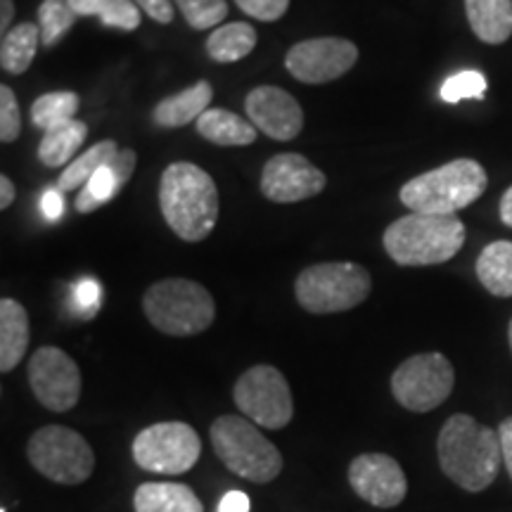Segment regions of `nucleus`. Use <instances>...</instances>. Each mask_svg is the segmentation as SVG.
<instances>
[{
	"label": "nucleus",
	"instance_id": "20e7f679",
	"mask_svg": "<svg viewBox=\"0 0 512 512\" xmlns=\"http://www.w3.org/2000/svg\"><path fill=\"white\" fill-rule=\"evenodd\" d=\"M486 183L489 178L482 164L475 159H453L439 169L411 178L401 188L399 197L418 214L451 216L477 202L484 195Z\"/></svg>",
	"mask_w": 512,
	"mask_h": 512
},
{
	"label": "nucleus",
	"instance_id": "6ab92c4d",
	"mask_svg": "<svg viewBox=\"0 0 512 512\" xmlns=\"http://www.w3.org/2000/svg\"><path fill=\"white\" fill-rule=\"evenodd\" d=\"M136 512H204V505L188 484L145 482L133 496Z\"/></svg>",
	"mask_w": 512,
	"mask_h": 512
},
{
	"label": "nucleus",
	"instance_id": "473e14b6",
	"mask_svg": "<svg viewBox=\"0 0 512 512\" xmlns=\"http://www.w3.org/2000/svg\"><path fill=\"white\" fill-rule=\"evenodd\" d=\"M102 304V287L95 278H81L79 283L72 285V297L69 306L81 318H93Z\"/></svg>",
	"mask_w": 512,
	"mask_h": 512
},
{
	"label": "nucleus",
	"instance_id": "a211bd4d",
	"mask_svg": "<svg viewBox=\"0 0 512 512\" xmlns=\"http://www.w3.org/2000/svg\"><path fill=\"white\" fill-rule=\"evenodd\" d=\"M214 98V88L209 81H197L195 86L185 88V91L169 95L162 102H157L152 119L157 126L178 128L197 121L204 112L209 110V102Z\"/></svg>",
	"mask_w": 512,
	"mask_h": 512
},
{
	"label": "nucleus",
	"instance_id": "1a4fd4ad",
	"mask_svg": "<svg viewBox=\"0 0 512 512\" xmlns=\"http://www.w3.org/2000/svg\"><path fill=\"white\" fill-rule=\"evenodd\" d=\"M133 460L155 475H183L202 456V441L188 422H157L133 439Z\"/></svg>",
	"mask_w": 512,
	"mask_h": 512
},
{
	"label": "nucleus",
	"instance_id": "2f4dec72",
	"mask_svg": "<svg viewBox=\"0 0 512 512\" xmlns=\"http://www.w3.org/2000/svg\"><path fill=\"white\" fill-rule=\"evenodd\" d=\"M486 95V76L475 69H463V72L448 76L441 86V100L456 105L460 100H482Z\"/></svg>",
	"mask_w": 512,
	"mask_h": 512
},
{
	"label": "nucleus",
	"instance_id": "f3484780",
	"mask_svg": "<svg viewBox=\"0 0 512 512\" xmlns=\"http://www.w3.org/2000/svg\"><path fill=\"white\" fill-rule=\"evenodd\" d=\"M29 313L15 299L0 302V370L10 373L29 349Z\"/></svg>",
	"mask_w": 512,
	"mask_h": 512
},
{
	"label": "nucleus",
	"instance_id": "c85d7f7f",
	"mask_svg": "<svg viewBox=\"0 0 512 512\" xmlns=\"http://www.w3.org/2000/svg\"><path fill=\"white\" fill-rule=\"evenodd\" d=\"M79 15L72 10L69 0H43L38 8V27H41V43L53 48L60 38L74 27Z\"/></svg>",
	"mask_w": 512,
	"mask_h": 512
},
{
	"label": "nucleus",
	"instance_id": "412c9836",
	"mask_svg": "<svg viewBox=\"0 0 512 512\" xmlns=\"http://www.w3.org/2000/svg\"><path fill=\"white\" fill-rule=\"evenodd\" d=\"M197 133L209 143L221 147H245L256 140V126L228 110H207L195 121Z\"/></svg>",
	"mask_w": 512,
	"mask_h": 512
},
{
	"label": "nucleus",
	"instance_id": "cd10ccee",
	"mask_svg": "<svg viewBox=\"0 0 512 512\" xmlns=\"http://www.w3.org/2000/svg\"><path fill=\"white\" fill-rule=\"evenodd\" d=\"M81 98L74 91H55L41 95L31 107V119L34 126L41 131H53V128L74 121V114L79 112Z\"/></svg>",
	"mask_w": 512,
	"mask_h": 512
},
{
	"label": "nucleus",
	"instance_id": "e433bc0d",
	"mask_svg": "<svg viewBox=\"0 0 512 512\" xmlns=\"http://www.w3.org/2000/svg\"><path fill=\"white\" fill-rule=\"evenodd\" d=\"M41 209L43 214H46L48 221H60L64 216V197H62V190H48L43 192V200H41Z\"/></svg>",
	"mask_w": 512,
	"mask_h": 512
},
{
	"label": "nucleus",
	"instance_id": "aec40b11",
	"mask_svg": "<svg viewBox=\"0 0 512 512\" xmlns=\"http://www.w3.org/2000/svg\"><path fill=\"white\" fill-rule=\"evenodd\" d=\"M465 12L479 41L501 46L512 36V0H465Z\"/></svg>",
	"mask_w": 512,
	"mask_h": 512
},
{
	"label": "nucleus",
	"instance_id": "393cba45",
	"mask_svg": "<svg viewBox=\"0 0 512 512\" xmlns=\"http://www.w3.org/2000/svg\"><path fill=\"white\" fill-rule=\"evenodd\" d=\"M86 136L88 126L79 119L57 126L43 136L41 145H38V159L46 166H53V169L64 164L69 166L72 164V157L79 152V147L86 143Z\"/></svg>",
	"mask_w": 512,
	"mask_h": 512
},
{
	"label": "nucleus",
	"instance_id": "423d86ee",
	"mask_svg": "<svg viewBox=\"0 0 512 512\" xmlns=\"http://www.w3.org/2000/svg\"><path fill=\"white\" fill-rule=\"evenodd\" d=\"M143 311L159 332L171 337L200 335L216 318L214 297L207 287L185 278L152 285L143 297Z\"/></svg>",
	"mask_w": 512,
	"mask_h": 512
},
{
	"label": "nucleus",
	"instance_id": "c756f323",
	"mask_svg": "<svg viewBox=\"0 0 512 512\" xmlns=\"http://www.w3.org/2000/svg\"><path fill=\"white\" fill-rule=\"evenodd\" d=\"M121 188H124V183H121L119 174L114 171L112 162L102 166L100 171H95L91 181L83 185L79 200H76V211L79 214H91V211L100 209L102 204L110 202Z\"/></svg>",
	"mask_w": 512,
	"mask_h": 512
},
{
	"label": "nucleus",
	"instance_id": "c9c22d12",
	"mask_svg": "<svg viewBox=\"0 0 512 512\" xmlns=\"http://www.w3.org/2000/svg\"><path fill=\"white\" fill-rule=\"evenodd\" d=\"M147 17H152L159 24H171L174 22V3L171 0H133Z\"/></svg>",
	"mask_w": 512,
	"mask_h": 512
},
{
	"label": "nucleus",
	"instance_id": "37998d69",
	"mask_svg": "<svg viewBox=\"0 0 512 512\" xmlns=\"http://www.w3.org/2000/svg\"><path fill=\"white\" fill-rule=\"evenodd\" d=\"M508 339H510V349H512V320H510V328H508Z\"/></svg>",
	"mask_w": 512,
	"mask_h": 512
},
{
	"label": "nucleus",
	"instance_id": "39448f33",
	"mask_svg": "<svg viewBox=\"0 0 512 512\" xmlns=\"http://www.w3.org/2000/svg\"><path fill=\"white\" fill-rule=\"evenodd\" d=\"M211 446L230 472L254 484H268L283 472V456L249 418L221 415L211 425Z\"/></svg>",
	"mask_w": 512,
	"mask_h": 512
},
{
	"label": "nucleus",
	"instance_id": "f03ea898",
	"mask_svg": "<svg viewBox=\"0 0 512 512\" xmlns=\"http://www.w3.org/2000/svg\"><path fill=\"white\" fill-rule=\"evenodd\" d=\"M159 207L178 238L200 242L219 221V190L197 164L174 162L159 181Z\"/></svg>",
	"mask_w": 512,
	"mask_h": 512
},
{
	"label": "nucleus",
	"instance_id": "7c9ffc66",
	"mask_svg": "<svg viewBox=\"0 0 512 512\" xmlns=\"http://www.w3.org/2000/svg\"><path fill=\"white\" fill-rule=\"evenodd\" d=\"M192 29H219L228 15L226 0H174Z\"/></svg>",
	"mask_w": 512,
	"mask_h": 512
},
{
	"label": "nucleus",
	"instance_id": "72a5a7b5",
	"mask_svg": "<svg viewBox=\"0 0 512 512\" xmlns=\"http://www.w3.org/2000/svg\"><path fill=\"white\" fill-rule=\"evenodd\" d=\"M22 133V114L15 93L8 86H0V140L15 143Z\"/></svg>",
	"mask_w": 512,
	"mask_h": 512
},
{
	"label": "nucleus",
	"instance_id": "f704fd0d",
	"mask_svg": "<svg viewBox=\"0 0 512 512\" xmlns=\"http://www.w3.org/2000/svg\"><path fill=\"white\" fill-rule=\"evenodd\" d=\"M245 15L259 19V22H275L290 8V0H235Z\"/></svg>",
	"mask_w": 512,
	"mask_h": 512
},
{
	"label": "nucleus",
	"instance_id": "5701e85b",
	"mask_svg": "<svg viewBox=\"0 0 512 512\" xmlns=\"http://www.w3.org/2000/svg\"><path fill=\"white\" fill-rule=\"evenodd\" d=\"M256 48V29L247 22L223 24L207 38V53L214 62L228 64L247 57Z\"/></svg>",
	"mask_w": 512,
	"mask_h": 512
},
{
	"label": "nucleus",
	"instance_id": "58836bf2",
	"mask_svg": "<svg viewBox=\"0 0 512 512\" xmlns=\"http://www.w3.org/2000/svg\"><path fill=\"white\" fill-rule=\"evenodd\" d=\"M498 439H501L505 470H508V475L512 479V418H505L501 425H498Z\"/></svg>",
	"mask_w": 512,
	"mask_h": 512
},
{
	"label": "nucleus",
	"instance_id": "dca6fc26",
	"mask_svg": "<svg viewBox=\"0 0 512 512\" xmlns=\"http://www.w3.org/2000/svg\"><path fill=\"white\" fill-rule=\"evenodd\" d=\"M247 117L256 126V131L266 133L268 138L294 140L302 133L304 112L299 102L292 98L283 88L275 86H259L245 98Z\"/></svg>",
	"mask_w": 512,
	"mask_h": 512
},
{
	"label": "nucleus",
	"instance_id": "9b49d317",
	"mask_svg": "<svg viewBox=\"0 0 512 512\" xmlns=\"http://www.w3.org/2000/svg\"><path fill=\"white\" fill-rule=\"evenodd\" d=\"M233 399L238 408L266 430H283L294 415V401L285 375L273 366H254L235 382Z\"/></svg>",
	"mask_w": 512,
	"mask_h": 512
},
{
	"label": "nucleus",
	"instance_id": "f8f14e48",
	"mask_svg": "<svg viewBox=\"0 0 512 512\" xmlns=\"http://www.w3.org/2000/svg\"><path fill=\"white\" fill-rule=\"evenodd\" d=\"M27 377L41 406L53 413H67L81 399V370L67 351L41 347L29 358Z\"/></svg>",
	"mask_w": 512,
	"mask_h": 512
},
{
	"label": "nucleus",
	"instance_id": "a19ab883",
	"mask_svg": "<svg viewBox=\"0 0 512 512\" xmlns=\"http://www.w3.org/2000/svg\"><path fill=\"white\" fill-rule=\"evenodd\" d=\"M12 17H15V3L12 0H0V31H3V36L10 31Z\"/></svg>",
	"mask_w": 512,
	"mask_h": 512
},
{
	"label": "nucleus",
	"instance_id": "0eeeda50",
	"mask_svg": "<svg viewBox=\"0 0 512 512\" xmlns=\"http://www.w3.org/2000/svg\"><path fill=\"white\" fill-rule=\"evenodd\" d=\"M370 290H373L370 273L351 261L309 266L294 283L299 306L316 316L356 309L370 297Z\"/></svg>",
	"mask_w": 512,
	"mask_h": 512
},
{
	"label": "nucleus",
	"instance_id": "4468645a",
	"mask_svg": "<svg viewBox=\"0 0 512 512\" xmlns=\"http://www.w3.org/2000/svg\"><path fill=\"white\" fill-rule=\"evenodd\" d=\"M325 178L318 166H313L304 155L297 152H283L268 159L261 174V192L266 200L275 204L304 202L323 192Z\"/></svg>",
	"mask_w": 512,
	"mask_h": 512
},
{
	"label": "nucleus",
	"instance_id": "6e6552de",
	"mask_svg": "<svg viewBox=\"0 0 512 512\" xmlns=\"http://www.w3.org/2000/svg\"><path fill=\"white\" fill-rule=\"evenodd\" d=\"M29 463L57 484H83L91 479L95 453L76 430L62 425H46L31 434L27 444Z\"/></svg>",
	"mask_w": 512,
	"mask_h": 512
},
{
	"label": "nucleus",
	"instance_id": "9d476101",
	"mask_svg": "<svg viewBox=\"0 0 512 512\" xmlns=\"http://www.w3.org/2000/svg\"><path fill=\"white\" fill-rule=\"evenodd\" d=\"M456 373L451 361L439 351L415 354L401 363L392 375V394L406 411L430 413L453 392Z\"/></svg>",
	"mask_w": 512,
	"mask_h": 512
},
{
	"label": "nucleus",
	"instance_id": "79ce46f5",
	"mask_svg": "<svg viewBox=\"0 0 512 512\" xmlns=\"http://www.w3.org/2000/svg\"><path fill=\"white\" fill-rule=\"evenodd\" d=\"M501 221L508 228H512V185L508 190H505V195L501 200Z\"/></svg>",
	"mask_w": 512,
	"mask_h": 512
},
{
	"label": "nucleus",
	"instance_id": "a878e982",
	"mask_svg": "<svg viewBox=\"0 0 512 512\" xmlns=\"http://www.w3.org/2000/svg\"><path fill=\"white\" fill-rule=\"evenodd\" d=\"M79 17H98L107 27L136 31L140 27V8L133 0H69Z\"/></svg>",
	"mask_w": 512,
	"mask_h": 512
},
{
	"label": "nucleus",
	"instance_id": "bb28decb",
	"mask_svg": "<svg viewBox=\"0 0 512 512\" xmlns=\"http://www.w3.org/2000/svg\"><path fill=\"white\" fill-rule=\"evenodd\" d=\"M119 155V145L114 140H102V143L93 145L91 150L83 152L81 157H76L67 169L62 171L60 181H57V190L69 192L81 188L91 181L95 171H100L102 166H107L114 157Z\"/></svg>",
	"mask_w": 512,
	"mask_h": 512
},
{
	"label": "nucleus",
	"instance_id": "2eb2a0df",
	"mask_svg": "<svg viewBox=\"0 0 512 512\" xmlns=\"http://www.w3.org/2000/svg\"><path fill=\"white\" fill-rule=\"evenodd\" d=\"M349 484L358 498L375 508H396L408 494L401 465L384 453H363L351 460Z\"/></svg>",
	"mask_w": 512,
	"mask_h": 512
},
{
	"label": "nucleus",
	"instance_id": "ddd939ff",
	"mask_svg": "<svg viewBox=\"0 0 512 512\" xmlns=\"http://www.w3.org/2000/svg\"><path fill=\"white\" fill-rule=\"evenodd\" d=\"M356 60V43L347 38L323 36L292 46L285 57V67L297 81L318 86V83H330L347 74Z\"/></svg>",
	"mask_w": 512,
	"mask_h": 512
},
{
	"label": "nucleus",
	"instance_id": "b1692460",
	"mask_svg": "<svg viewBox=\"0 0 512 512\" xmlns=\"http://www.w3.org/2000/svg\"><path fill=\"white\" fill-rule=\"evenodd\" d=\"M41 43V27L38 24L24 22L12 27L3 36L0 46V67L8 74H24L36 57V48Z\"/></svg>",
	"mask_w": 512,
	"mask_h": 512
},
{
	"label": "nucleus",
	"instance_id": "4be33fe9",
	"mask_svg": "<svg viewBox=\"0 0 512 512\" xmlns=\"http://www.w3.org/2000/svg\"><path fill=\"white\" fill-rule=\"evenodd\" d=\"M477 278L494 297H512V242L496 240L477 259Z\"/></svg>",
	"mask_w": 512,
	"mask_h": 512
},
{
	"label": "nucleus",
	"instance_id": "ea45409f",
	"mask_svg": "<svg viewBox=\"0 0 512 512\" xmlns=\"http://www.w3.org/2000/svg\"><path fill=\"white\" fill-rule=\"evenodd\" d=\"M15 202V183L8 176H0V209H8Z\"/></svg>",
	"mask_w": 512,
	"mask_h": 512
},
{
	"label": "nucleus",
	"instance_id": "7ed1b4c3",
	"mask_svg": "<svg viewBox=\"0 0 512 512\" xmlns=\"http://www.w3.org/2000/svg\"><path fill=\"white\" fill-rule=\"evenodd\" d=\"M384 249L399 266H437L453 259L465 245V223L456 214H411L384 230Z\"/></svg>",
	"mask_w": 512,
	"mask_h": 512
},
{
	"label": "nucleus",
	"instance_id": "f257e3e1",
	"mask_svg": "<svg viewBox=\"0 0 512 512\" xmlns=\"http://www.w3.org/2000/svg\"><path fill=\"white\" fill-rule=\"evenodd\" d=\"M441 472L463 491L479 494L496 482L503 465L498 430L479 425L472 415L456 413L444 422L437 441Z\"/></svg>",
	"mask_w": 512,
	"mask_h": 512
},
{
	"label": "nucleus",
	"instance_id": "4c0bfd02",
	"mask_svg": "<svg viewBox=\"0 0 512 512\" xmlns=\"http://www.w3.org/2000/svg\"><path fill=\"white\" fill-rule=\"evenodd\" d=\"M249 510H252V501H249V496L245 491L233 489L221 498L219 510L216 512H249Z\"/></svg>",
	"mask_w": 512,
	"mask_h": 512
}]
</instances>
